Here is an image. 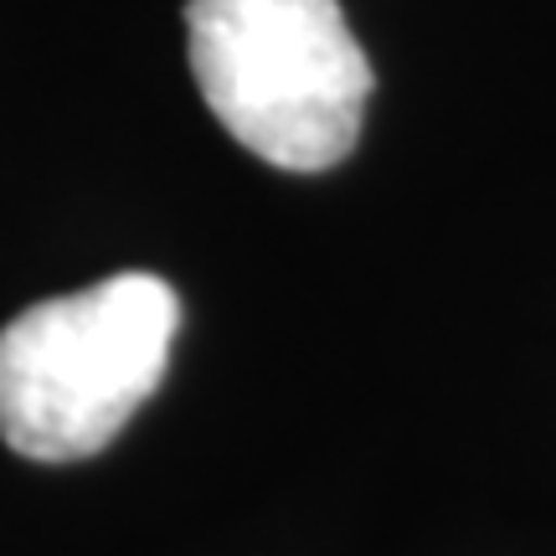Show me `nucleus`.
<instances>
[{"instance_id":"1","label":"nucleus","mask_w":556,"mask_h":556,"mask_svg":"<svg viewBox=\"0 0 556 556\" xmlns=\"http://www.w3.org/2000/svg\"><path fill=\"white\" fill-rule=\"evenodd\" d=\"M186 47L201 99L242 150L299 176L356 150L377 78L340 0H191Z\"/></svg>"},{"instance_id":"2","label":"nucleus","mask_w":556,"mask_h":556,"mask_svg":"<svg viewBox=\"0 0 556 556\" xmlns=\"http://www.w3.org/2000/svg\"><path fill=\"white\" fill-rule=\"evenodd\" d=\"M176 325L180 299L155 274L26 304L0 330V438L37 464L109 448L165 377Z\"/></svg>"}]
</instances>
